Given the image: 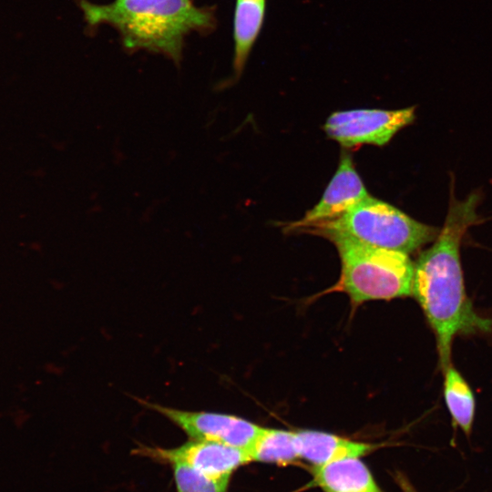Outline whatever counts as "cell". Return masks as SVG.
Here are the masks:
<instances>
[{"label": "cell", "instance_id": "15", "mask_svg": "<svg viewBox=\"0 0 492 492\" xmlns=\"http://www.w3.org/2000/svg\"><path fill=\"white\" fill-rule=\"evenodd\" d=\"M396 481L403 492H417L403 474H396Z\"/></svg>", "mask_w": 492, "mask_h": 492}, {"label": "cell", "instance_id": "14", "mask_svg": "<svg viewBox=\"0 0 492 492\" xmlns=\"http://www.w3.org/2000/svg\"><path fill=\"white\" fill-rule=\"evenodd\" d=\"M178 492H225L231 478L210 476L182 463H172Z\"/></svg>", "mask_w": 492, "mask_h": 492}, {"label": "cell", "instance_id": "3", "mask_svg": "<svg viewBox=\"0 0 492 492\" xmlns=\"http://www.w3.org/2000/svg\"><path fill=\"white\" fill-rule=\"evenodd\" d=\"M338 251L342 272L338 290L355 305L412 295L414 263L407 253L374 247L350 237L324 236Z\"/></svg>", "mask_w": 492, "mask_h": 492}, {"label": "cell", "instance_id": "6", "mask_svg": "<svg viewBox=\"0 0 492 492\" xmlns=\"http://www.w3.org/2000/svg\"><path fill=\"white\" fill-rule=\"evenodd\" d=\"M140 401L177 425L193 440L217 442L248 450L262 429L236 415L184 411Z\"/></svg>", "mask_w": 492, "mask_h": 492}, {"label": "cell", "instance_id": "4", "mask_svg": "<svg viewBox=\"0 0 492 492\" xmlns=\"http://www.w3.org/2000/svg\"><path fill=\"white\" fill-rule=\"evenodd\" d=\"M311 232L342 234L367 245L411 253L435 241L439 229L419 222L383 200L367 198L341 216L315 224Z\"/></svg>", "mask_w": 492, "mask_h": 492}, {"label": "cell", "instance_id": "1", "mask_svg": "<svg viewBox=\"0 0 492 492\" xmlns=\"http://www.w3.org/2000/svg\"><path fill=\"white\" fill-rule=\"evenodd\" d=\"M477 195L451 198L442 230L414 263L412 295L434 333L442 372L452 364L456 337L492 333V319L479 314L466 294L460 261L461 240L477 219Z\"/></svg>", "mask_w": 492, "mask_h": 492}, {"label": "cell", "instance_id": "11", "mask_svg": "<svg viewBox=\"0 0 492 492\" xmlns=\"http://www.w3.org/2000/svg\"><path fill=\"white\" fill-rule=\"evenodd\" d=\"M265 2L266 0H237L233 24V66L238 75L241 73L261 28Z\"/></svg>", "mask_w": 492, "mask_h": 492}, {"label": "cell", "instance_id": "8", "mask_svg": "<svg viewBox=\"0 0 492 492\" xmlns=\"http://www.w3.org/2000/svg\"><path fill=\"white\" fill-rule=\"evenodd\" d=\"M368 196L352 158L348 154H343L338 169L319 202L302 219L287 225L286 230L307 229L333 220Z\"/></svg>", "mask_w": 492, "mask_h": 492}, {"label": "cell", "instance_id": "5", "mask_svg": "<svg viewBox=\"0 0 492 492\" xmlns=\"http://www.w3.org/2000/svg\"><path fill=\"white\" fill-rule=\"evenodd\" d=\"M415 107L395 110L354 109L337 111L327 118L324 131L345 148L364 144L384 146L415 118Z\"/></svg>", "mask_w": 492, "mask_h": 492}, {"label": "cell", "instance_id": "13", "mask_svg": "<svg viewBox=\"0 0 492 492\" xmlns=\"http://www.w3.org/2000/svg\"><path fill=\"white\" fill-rule=\"evenodd\" d=\"M251 461L288 464L300 458L293 431L262 427L247 450Z\"/></svg>", "mask_w": 492, "mask_h": 492}, {"label": "cell", "instance_id": "12", "mask_svg": "<svg viewBox=\"0 0 492 492\" xmlns=\"http://www.w3.org/2000/svg\"><path fill=\"white\" fill-rule=\"evenodd\" d=\"M443 395L455 429L460 428L466 436L472 432L476 399L474 393L459 371L451 364L443 372Z\"/></svg>", "mask_w": 492, "mask_h": 492}, {"label": "cell", "instance_id": "7", "mask_svg": "<svg viewBox=\"0 0 492 492\" xmlns=\"http://www.w3.org/2000/svg\"><path fill=\"white\" fill-rule=\"evenodd\" d=\"M137 452L170 464L182 463L215 477L231 475L251 461L246 449L204 440H192L169 449L141 446Z\"/></svg>", "mask_w": 492, "mask_h": 492}, {"label": "cell", "instance_id": "2", "mask_svg": "<svg viewBox=\"0 0 492 492\" xmlns=\"http://www.w3.org/2000/svg\"><path fill=\"white\" fill-rule=\"evenodd\" d=\"M79 6L90 26L116 28L126 49L161 53L176 63L184 37L192 31H208L215 23L210 9L191 0H115L107 5L80 0Z\"/></svg>", "mask_w": 492, "mask_h": 492}, {"label": "cell", "instance_id": "10", "mask_svg": "<svg viewBox=\"0 0 492 492\" xmlns=\"http://www.w3.org/2000/svg\"><path fill=\"white\" fill-rule=\"evenodd\" d=\"M313 483L323 492H382L360 457H349L312 468Z\"/></svg>", "mask_w": 492, "mask_h": 492}, {"label": "cell", "instance_id": "9", "mask_svg": "<svg viewBox=\"0 0 492 492\" xmlns=\"http://www.w3.org/2000/svg\"><path fill=\"white\" fill-rule=\"evenodd\" d=\"M300 458L323 466L349 457H362L374 449L373 444L358 442L333 434L302 430L295 432Z\"/></svg>", "mask_w": 492, "mask_h": 492}]
</instances>
